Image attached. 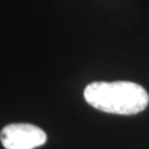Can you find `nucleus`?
<instances>
[{"instance_id": "nucleus-1", "label": "nucleus", "mask_w": 149, "mask_h": 149, "mask_svg": "<svg viewBox=\"0 0 149 149\" xmlns=\"http://www.w3.org/2000/svg\"><path fill=\"white\" fill-rule=\"evenodd\" d=\"M83 96L93 108L122 116L137 114L149 104L146 88L129 81L92 82L86 86Z\"/></svg>"}, {"instance_id": "nucleus-2", "label": "nucleus", "mask_w": 149, "mask_h": 149, "mask_svg": "<svg viewBox=\"0 0 149 149\" xmlns=\"http://www.w3.org/2000/svg\"><path fill=\"white\" fill-rule=\"evenodd\" d=\"M0 141L5 149H35L44 146L47 141V136L37 125L14 123L3 128Z\"/></svg>"}]
</instances>
